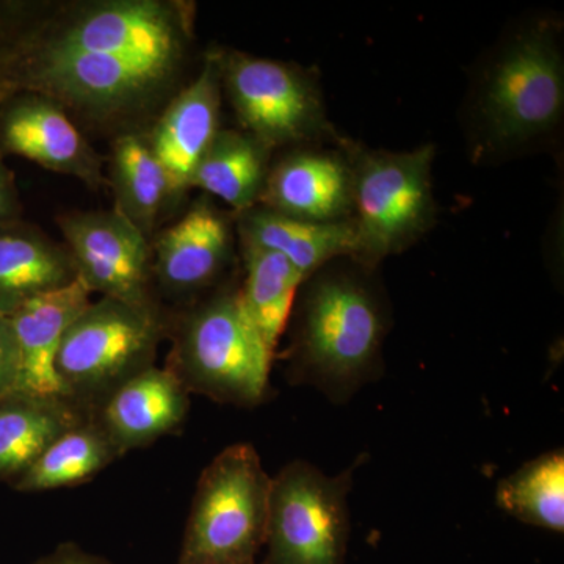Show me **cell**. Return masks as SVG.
Segmentation results:
<instances>
[{
	"instance_id": "cell-15",
	"label": "cell",
	"mask_w": 564,
	"mask_h": 564,
	"mask_svg": "<svg viewBox=\"0 0 564 564\" xmlns=\"http://www.w3.org/2000/svg\"><path fill=\"white\" fill-rule=\"evenodd\" d=\"M191 393L166 367L152 366L107 397L91 415L121 456L176 432Z\"/></svg>"
},
{
	"instance_id": "cell-12",
	"label": "cell",
	"mask_w": 564,
	"mask_h": 564,
	"mask_svg": "<svg viewBox=\"0 0 564 564\" xmlns=\"http://www.w3.org/2000/svg\"><path fill=\"white\" fill-rule=\"evenodd\" d=\"M152 276L163 293L191 299L214 288L231 262V220L207 198L151 240Z\"/></svg>"
},
{
	"instance_id": "cell-27",
	"label": "cell",
	"mask_w": 564,
	"mask_h": 564,
	"mask_svg": "<svg viewBox=\"0 0 564 564\" xmlns=\"http://www.w3.org/2000/svg\"><path fill=\"white\" fill-rule=\"evenodd\" d=\"M22 220V204L14 174L0 152V226Z\"/></svg>"
},
{
	"instance_id": "cell-23",
	"label": "cell",
	"mask_w": 564,
	"mask_h": 564,
	"mask_svg": "<svg viewBox=\"0 0 564 564\" xmlns=\"http://www.w3.org/2000/svg\"><path fill=\"white\" fill-rule=\"evenodd\" d=\"M245 278L240 300L263 344L274 356L306 278L284 256L242 245Z\"/></svg>"
},
{
	"instance_id": "cell-2",
	"label": "cell",
	"mask_w": 564,
	"mask_h": 564,
	"mask_svg": "<svg viewBox=\"0 0 564 564\" xmlns=\"http://www.w3.org/2000/svg\"><path fill=\"white\" fill-rule=\"evenodd\" d=\"M383 337V311L362 281L315 278L300 307L293 373L332 400L348 399L380 372Z\"/></svg>"
},
{
	"instance_id": "cell-16",
	"label": "cell",
	"mask_w": 564,
	"mask_h": 564,
	"mask_svg": "<svg viewBox=\"0 0 564 564\" xmlns=\"http://www.w3.org/2000/svg\"><path fill=\"white\" fill-rule=\"evenodd\" d=\"M90 303V291L76 280L10 315L20 347V391L65 397L55 361L66 329Z\"/></svg>"
},
{
	"instance_id": "cell-22",
	"label": "cell",
	"mask_w": 564,
	"mask_h": 564,
	"mask_svg": "<svg viewBox=\"0 0 564 564\" xmlns=\"http://www.w3.org/2000/svg\"><path fill=\"white\" fill-rule=\"evenodd\" d=\"M120 456L90 415L54 441L11 486L18 492H44L87 484Z\"/></svg>"
},
{
	"instance_id": "cell-4",
	"label": "cell",
	"mask_w": 564,
	"mask_h": 564,
	"mask_svg": "<svg viewBox=\"0 0 564 564\" xmlns=\"http://www.w3.org/2000/svg\"><path fill=\"white\" fill-rule=\"evenodd\" d=\"M159 306L91 302L66 329L55 361L63 395L93 413L132 377L154 366L166 334Z\"/></svg>"
},
{
	"instance_id": "cell-24",
	"label": "cell",
	"mask_w": 564,
	"mask_h": 564,
	"mask_svg": "<svg viewBox=\"0 0 564 564\" xmlns=\"http://www.w3.org/2000/svg\"><path fill=\"white\" fill-rule=\"evenodd\" d=\"M496 503L524 524L564 532V455L549 452L497 486Z\"/></svg>"
},
{
	"instance_id": "cell-1",
	"label": "cell",
	"mask_w": 564,
	"mask_h": 564,
	"mask_svg": "<svg viewBox=\"0 0 564 564\" xmlns=\"http://www.w3.org/2000/svg\"><path fill=\"white\" fill-rule=\"evenodd\" d=\"M193 46L184 0L20 2L11 88L47 96L80 129L144 133L191 80Z\"/></svg>"
},
{
	"instance_id": "cell-7",
	"label": "cell",
	"mask_w": 564,
	"mask_h": 564,
	"mask_svg": "<svg viewBox=\"0 0 564 564\" xmlns=\"http://www.w3.org/2000/svg\"><path fill=\"white\" fill-rule=\"evenodd\" d=\"M351 469L329 477L306 462L272 478L262 564H344L350 536Z\"/></svg>"
},
{
	"instance_id": "cell-21",
	"label": "cell",
	"mask_w": 564,
	"mask_h": 564,
	"mask_svg": "<svg viewBox=\"0 0 564 564\" xmlns=\"http://www.w3.org/2000/svg\"><path fill=\"white\" fill-rule=\"evenodd\" d=\"M269 148L242 131L220 129L192 180L199 188L232 207L237 214L261 199L269 176Z\"/></svg>"
},
{
	"instance_id": "cell-11",
	"label": "cell",
	"mask_w": 564,
	"mask_h": 564,
	"mask_svg": "<svg viewBox=\"0 0 564 564\" xmlns=\"http://www.w3.org/2000/svg\"><path fill=\"white\" fill-rule=\"evenodd\" d=\"M0 152L20 155L52 173L107 185L104 159L62 106L35 91H14L0 102Z\"/></svg>"
},
{
	"instance_id": "cell-6",
	"label": "cell",
	"mask_w": 564,
	"mask_h": 564,
	"mask_svg": "<svg viewBox=\"0 0 564 564\" xmlns=\"http://www.w3.org/2000/svg\"><path fill=\"white\" fill-rule=\"evenodd\" d=\"M433 147L411 152H366L352 166L355 258L373 265L406 250L434 220Z\"/></svg>"
},
{
	"instance_id": "cell-14",
	"label": "cell",
	"mask_w": 564,
	"mask_h": 564,
	"mask_svg": "<svg viewBox=\"0 0 564 564\" xmlns=\"http://www.w3.org/2000/svg\"><path fill=\"white\" fill-rule=\"evenodd\" d=\"M259 204L300 220H351V162L333 152H293L270 170Z\"/></svg>"
},
{
	"instance_id": "cell-20",
	"label": "cell",
	"mask_w": 564,
	"mask_h": 564,
	"mask_svg": "<svg viewBox=\"0 0 564 564\" xmlns=\"http://www.w3.org/2000/svg\"><path fill=\"white\" fill-rule=\"evenodd\" d=\"M107 185L113 192L115 210L150 240L181 199L143 133L115 139Z\"/></svg>"
},
{
	"instance_id": "cell-13",
	"label": "cell",
	"mask_w": 564,
	"mask_h": 564,
	"mask_svg": "<svg viewBox=\"0 0 564 564\" xmlns=\"http://www.w3.org/2000/svg\"><path fill=\"white\" fill-rule=\"evenodd\" d=\"M221 95L220 65L214 52L143 133L181 198L191 191L199 162L220 132Z\"/></svg>"
},
{
	"instance_id": "cell-18",
	"label": "cell",
	"mask_w": 564,
	"mask_h": 564,
	"mask_svg": "<svg viewBox=\"0 0 564 564\" xmlns=\"http://www.w3.org/2000/svg\"><path fill=\"white\" fill-rule=\"evenodd\" d=\"M77 280L65 245L25 221L0 226V314L22 306Z\"/></svg>"
},
{
	"instance_id": "cell-28",
	"label": "cell",
	"mask_w": 564,
	"mask_h": 564,
	"mask_svg": "<svg viewBox=\"0 0 564 564\" xmlns=\"http://www.w3.org/2000/svg\"><path fill=\"white\" fill-rule=\"evenodd\" d=\"M32 564H113L102 556L88 554L80 545L74 543L58 544L54 551L41 556Z\"/></svg>"
},
{
	"instance_id": "cell-25",
	"label": "cell",
	"mask_w": 564,
	"mask_h": 564,
	"mask_svg": "<svg viewBox=\"0 0 564 564\" xmlns=\"http://www.w3.org/2000/svg\"><path fill=\"white\" fill-rule=\"evenodd\" d=\"M20 372V347L13 323L9 315L0 314V397L18 389Z\"/></svg>"
},
{
	"instance_id": "cell-10",
	"label": "cell",
	"mask_w": 564,
	"mask_h": 564,
	"mask_svg": "<svg viewBox=\"0 0 564 564\" xmlns=\"http://www.w3.org/2000/svg\"><path fill=\"white\" fill-rule=\"evenodd\" d=\"M77 280L107 299L158 306L151 240L117 210L69 212L58 217Z\"/></svg>"
},
{
	"instance_id": "cell-19",
	"label": "cell",
	"mask_w": 564,
	"mask_h": 564,
	"mask_svg": "<svg viewBox=\"0 0 564 564\" xmlns=\"http://www.w3.org/2000/svg\"><path fill=\"white\" fill-rule=\"evenodd\" d=\"M90 415L62 395L14 389L0 397V484H13L54 441Z\"/></svg>"
},
{
	"instance_id": "cell-17",
	"label": "cell",
	"mask_w": 564,
	"mask_h": 564,
	"mask_svg": "<svg viewBox=\"0 0 564 564\" xmlns=\"http://www.w3.org/2000/svg\"><path fill=\"white\" fill-rule=\"evenodd\" d=\"M237 231L240 245L284 256L306 280L333 259L355 258L358 252L352 218L340 223L300 220L256 204L240 212Z\"/></svg>"
},
{
	"instance_id": "cell-8",
	"label": "cell",
	"mask_w": 564,
	"mask_h": 564,
	"mask_svg": "<svg viewBox=\"0 0 564 564\" xmlns=\"http://www.w3.org/2000/svg\"><path fill=\"white\" fill-rule=\"evenodd\" d=\"M564 106L563 58L547 29L522 33L486 79L480 111L489 140L513 147L554 129Z\"/></svg>"
},
{
	"instance_id": "cell-3",
	"label": "cell",
	"mask_w": 564,
	"mask_h": 564,
	"mask_svg": "<svg viewBox=\"0 0 564 564\" xmlns=\"http://www.w3.org/2000/svg\"><path fill=\"white\" fill-rule=\"evenodd\" d=\"M170 333L165 367L188 393L247 408L265 399L273 355L245 313L237 285L198 300Z\"/></svg>"
},
{
	"instance_id": "cell-29",
	"label": "cell",
	"mask_w": 564,
	"mask_h": 564,
	"mask_svg": "<svg viewBox=\"0 0 564 564\" xmlns=\"http://www.w3.org/2000/svg\"><path fill=\"white\" fill-rule=\"evenodd\" d=\"M251 564H262V563H258V562H256V563H251Z\"/></svg>"
},
{
	"instance_id": "cell-26",
	"label": "cell",
	"mask_w": 564,
	"mask_h": 564,
	"mask_svg": "<svg viewBox=\"0 0 564 564\" xmlns=\"http://www.w3.org/2000/svg\"><path fill=\"white\" fill-rule=\"evenodd\" d=\"M14 55V24L10 2H0V102L13 93L11 68Z\"/></svg>"
},
{
	"instance_id": "cell-5",
	"label": "cell",
	"mask_w": 564,
	"mask_h": 564,
	"mask_svg": "<svg viewBox=\"0 0 564 564\" xmlns=\"http://www.w3.org/2000/svg\"><path fill=\"white\" fill-rule=\"evenodd\" d=\"M272 477L251 444H234L203 470L177 564H251L265 545Z\"/></svg>"
},
{
	"instance_id": "cell-9",
	"label": "cell",
	"mask_w": 564,
	"mask_h": 564,
	"mask_svg": "<svg viewBox=\"0 0 564 564\" xmlns=\"http://www.w3.org/2000/svg\"><path fill=\"white\" fill-rule=\"evenodd\" d=\"M217 58L223 93L242 132L270 151L328 128L321 91L303 69L236 51L217 52Z\"/></svg>"
}]
</instances>
